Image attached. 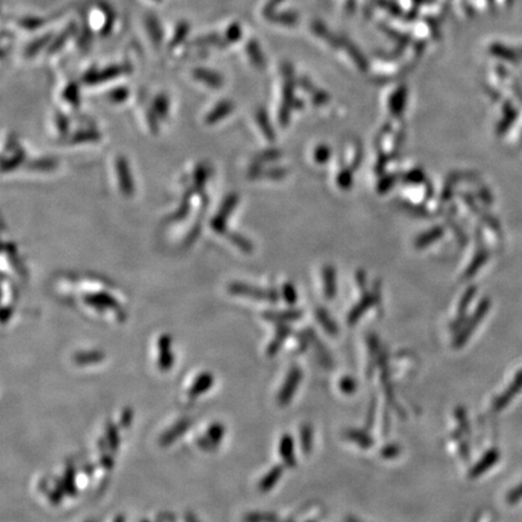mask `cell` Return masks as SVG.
Returning <instances> with one entry per match:
<instances>
[{"instance_id": "1", "label": "cell", "mask_w": 522, "mask_h": 522, "mask_svg": "<svg viewBox=\"0 0 522 522\" xmlns=\"http://www.w3.org/2000/svg\"><path fill=\"white\" fill-rule=\"evenodd\" d=\"M300 379H301V370H300L299 368H296V366H294V368L289 371L286 382H284L283 387H282V389L278 393L279 404L286 405L291 400L292 395H294L295 391H296Z\"/></svg>"}, {"instance_id": "2", "label": "cell", "mask_w": 522, "mask_h": 522, "mask_svg": "<svg viewBox=\"0 0 522 522\" xmlns=\"http://www.w3.org/2000/svg\"><path fill=\"white\" fill-rule=\"evenodd\" d=\"M521 389H522V370H520L518 374H516L515 377H514L513 382L509 384V387L505 389V392L502 393V394H500L499 397L494 400V403H493V410L499 411V410H502V408H504L505 406H507L509 403H510L511 400L515 398V395L518 394Z\"/></svg>"}, {"instance_id": "3", "label": "cell", "mask_w": 522, "mask_h": 522, "mask_svg": "<svg viewBox=\"0 0 522 522\" xmlns=\"http://www.w3.org/2000/svg\"><path fill=\"white\" fill-rule=\"evenodd\" d=\"M190 426H191V420H188V418H183V420L175 422L171 428H168L167 431L161 434L159 439L160 446H170L172 442L176 441L181 435L188 432Z\"/></svg>"}, {"instance_id": "4", "label": "cell", "mask_w": 522, "mask_h": 522, "mask_svg": "<svg viewBox=\"0 0 522 522\" xmlns=\"http://www.w3.org/2000/svg\"><path fill=\"white\" fill-rule=\"evenodd\" d=\"M171 344H172V339H171L170 335H161L159 342H157V346H159V360H157V364H159L161 371H168L173 366L174 357L172 352H171Z\"/></svg>"}, {"instance_id": "5", "label": "cell", "mask_w": 522, "mask_h": 522, "mask_svg": "<svg viewBox=\"0 0 522 522\" xmlns=\"http://www.w3.org/2000/svg\"><path fill=\"white\" fill-rule=\"evenodd\" d=\"M127 72L123 65H113V67L107 68V69L102 70V72H96V70H91V72L86 73L84 76V81L86 84H96V83H102V81H108L112 80V79L116 78V76L121 75V74Z\"/></svg>"}, {"instance_id": "6", "label": "cell", "mask_w": 522, "mask_h": 522, "mask_svg": "<svg viewBox=\"0 0 522 522\" xmlns=\"http://www.w3.org/2000/svg\"><path fill=\"white\" fill-rule=\"evenodd\" d=\"M236 203H237V196H236V195H230L229 197H226V200H225V202H224L223 207H221V209L219 210L217 217L213 219L212 224H210V225H212V228H213V230H215L217 232H219V233H221V232L225 231L226 219H228L229 214H230L231 210L234 208Z\"/></svg>"}, {"instance_id": "7", "label": "cell", "mask_w": 522, "mask_h": 522, "mask_svg": "<svg viewBox=\"0 0 522 522\" xmlns=\"http://www.w3.org/2000/svg\"><path fill=\"white\" fill-rule=\"evenodd\" d=\"M213 384H214V376H213V374L208 373V371H203V373L200 374V375L195 378V381L192 382L191 387H190L188 392L189 397H199V395L203 394V393L209 391Z\"/></svg>"}, {"instance_id": "8", "label": "cell", "mask_w": 522, "mask_h": 522, "mask_svg": "<svg viewBox=\"0 0 522 522\" xmlns=\"http://www.w3.org/2000/svg\"><path fill=\"white\" fill-rule=\"evenodd\" d=\"M498 460H499V452L495 449L490 450L489 452L476 463V465L470 469L469 476H470V478H478L482 473H485V471L489 470L490 468H492V466L498 462Z\"/></svg>"}, {"instance_id": "9", "label": "cell", "mask_w": 522, "mask_h": 522, "mask_svg": "<svg viewBox=\"0 0 522 522\" xmlns=\"http://www.w3.org/2000/svg\"><path fill=\"white\" fill-rule=\"evenodd\" d=\"M84 301L86 304L94 308H98V310H104V308H110V310L117 311L118 310V304L117 301L113 296H110L109 294H93V295H86L84 297Z\"/></svg>"}, {"instance_id": "10", "label": "cell", "mask_w": 522, "mask_h": 522, "mask_svg": "<svg viewBox=\"0 0 522 522\" xmlns=\"http://www.w3.org/2000/svg\"><path fill=\"white\" fill-rule=\"evenodd\" d=\"M116 168L118 172V180H120V188L122 190L123 195L131 196L133 192V184H132V178L130 175V170L126 160L123 157H120L116 163Z\"/></svg>"}, {"instance_id": "11", "label": "cell", "mask_w": 522, "mask_h": 522, "mask_svg": "<svg viewBox=\"0 0 522 522\" xmlns=\"http://www.w3.org/2000/svg\"><path fill=\"white\" fill-rule=\"evenodd\" d=\"M230 292L234 295H246V296L258 297V299L268 300V301H275L276 296L268 292L262 291V290L253 288V287L244 286V284H232L230 286Z\"/></svg>"}, {"instance_id": "12", "label": "cell", "mask_w": 522, "mask_h": 522, "mask_svg": "<svg viewBox=\"0 0 522 522\" xmlns=\"http://www.w3.org/2000/svg\"><path fill=\"white\" fill-rule=\"evenodd\" d=\"M105 354L102 350H83L76 352L73 355V362L79 365H88V364L101 363L104 360Z\"/></svg>"}, {"instance_id": "13", "label": "cell", "mask_w": 522, "mask_h": 522, "mask_svg": "<svg viewBox=\"0 0 522 522\" xmlns=\"http://www.w3.org/2000/svg\"><path fill=\"white\" fill-rule=\"evenodd\" d=\"M194 76L197 80L205 84L207 86L213 87V88H218V87L223 85V78H221V75L217 72H213V70L195 69Z\"/></svg>"}, {"instance_id": "14", "label": "cell", "mask_w": 522, "mask_h": 522, "mask_svg": "<svg viewBox=\"0 0 522 522\" xmlns=\"http://www.w3.org/2000/svg\"><path fill=\"white\" fill-rule=\"evenodd\" d=\"M279 453H281L282 460L287 465H295L296 461H295L294 456V442H292V439L289 435L282 436L281 441H279Z\"/></svg>"}, {"instance_id": "15", "label": "cell", "mask_w": 522, "mask_h": 522, "mask_svg": "<svg viewBox=\"0 0 522 522\" xmlns=\"http://www.w3.org/2000/svg\"><path fill=\"white\" fill-rule=\"evenodd\" d=\"M282 474H283V468H282V466H279V465L273 466V468L271 469V470L260 480V482H259L260 491L267 492V491H270L271 489H273L275 485L277 484V481L282 478Z\"/></svg>"}, {"instance_id": "16", "label": "cell", "mask_w": 522, "mask_h": 522, "mask_svg": "<svg viewBox=\"0 0 522 522\" xmlns=\"http://www.w3.org/2000/svg\"><path fill=\"white\" fill-rule=\"evenodd\" d=\"M62 484L63 487H64L65 494H68L69 497H75L76 493H78V487L75 485V469H74V466H67L64 475L62 478Z\"/></svg>"}, {"instance_id": "17", "label": "cell", "mask_w": 522, "mask_h": 522, "mask_svg": "<svg viewBox=\"0 0 522 522\" xmlns=\"http://www.w3.org/2000/svg\"><path fill=\"white\" fill-rule=\"evenodd\" d=\"M105 440L108 442V447L112 451H117L120 446V434H118V428L113 422H108L105 427Z\"/></svg>"}, {"instance_id": "18", "label": "cell", "mask_w": 522, "mask_h": 522, "mask_svg": "<svg viewBox=\"0 0 522 522\" xmlns=\"http://www.w3.org/2000/svg\"><path fill=\"white\" fill-rule=\"evenodd\" d=\"M231 110H232V104L230 102H226V101L220 102L217 107H215L214 109H213L212 112L207 115L205 122L207 123L217 122V121L220 120V118H223L224 116L228 115Z\"/></svg>"}, {"instance_id": "19", "label": "cell", "mask_w": 522, "mask_h": 522, "mask_svg": "<svg viewBox=\"0 0 522 522\" xmlns=\"http://www.w3.org/2000/svg\"><path fill=\"white\" fill-rule=\"evenodd\" d=\"M224 434H225V427H224V424L219 423V422H214V423L210 424L207 429V433H205L208 439H209L215 446H218V445L220 444V441L224 437Z\"/></svg>"}, {"instance_id": "20", "label": "cell", "mask_w": 522, "mask_h": 522, "mask_svg": "<svg viewBox=\"0 0 522 522\" xmlns=\"http://www.w3.org/2000/svg\"><path fill=\"white\" fill-rule=\"evenodd\" d=\"M146 26L147 29H149L151 40L156 45H160L161 41H162V29H161L159 21L155 17H149L146 20Z\"/></svg>"}, {"instance_id": "21", "label": "cell", "mask_w": 522, "mask_h": 522, "mask_svg": "<svg viewBox=\"0 0 522 522\" xmlns=\"http://www.w3.org/2000/svg\"><path fill=\"white\" fill-rule=\"evenodd\" d=\"M23 160H25V151L20 147V149L16 150L14 156L10 157L9 160H4V162H2V172L15 170L17 166H20L23 162Z\"/></svg>"}, {"instance_id": "22", "label": "cell", "mask_w": 522, "mask_h": 522, "mask_svg": "<svg viewBox=\"0 0 522 522\" xmlns=\"http://www.w3.org/2000/svg\"><path fill=\"white\" fill-rule=\"evenodd\" d=\"M243 520L244 522H277V516L270 513H249Z\"/></svg>"}, {"instance_id": "23", "label": "cell", "mask_w": 522, "mask_h": 522, "mask_svg": "<svg viewBox=\"0 0 522 522\" xmlns=\"http://www.w3.org/2000/svg\"><path fill=\"white\" fill-rule=\"evenodd\" d=\"M189 33V25L186 22H181L179 23L178 27H176L175 29V33H174L173 38H172V41H171L170 46L173 47V46H176V45H179L181 43V41L184 40V39L186 38V35H188Z\"/></svg>"}, {"instance_id": "24", "label": "cell", "mask_w": 522, "mask_h": 522, "mask_svg": "<svg viewBox=\"0 0 522 522\" xmlns=\"http://www.w3.org/2000/svg\"><path fill=\"white\" fill-rule=\"evenodd\" d=\"M56 167V162L51 159H43V160H35L31 161L29 163V168L36 171H50L54 170Z\"/></svg>"}, {"instance_id": "25", "label": "cell", "mask_w": 522, "mask_h": 522, "mask_svg": "<svg viewBox=\"0 0 522 522\" xmlns=\"http://www.w3.org/2000/svg\"><path fill=\"white\" fill-rule=\"evenodd\" d=\"M154 110L155 114L159 115L160 117H166L168 112V99L166 96H157L154 102Z\"/></svg>"}, {"instance_id": "26", "label": "cell", "mask_w": 522, "mask_h": 522, "mask_svg": "<svg viewBox=\"0 0 522 522\" xmlns=\"http://www.w3.org/2000/svg\"><path fill=\"white\" fill-rule=\"evenodd\" d=\"M50 39H51V34L41 36L38 40L33 41V43L27 47V50H26V55H27V56H33V55H35L39 50H41V47H44L45 45L49 43Z\"/></svg>"}, {"instance_id": "27", "label": "cell", "mask_w": 522, "mask_h": 522, "mask_svg": "<svg viewBox=\"0 0 522 522\" xmlns=\"http://www.w3.org/2000/svg\"><path fill=\"white\" fill-rule=\"evenodd\" d=\"M347 436L349 437L350 440H353V441L362 444V446H364V447H369L371 445V439H370V437L366 436L365 434H363L362 432H359V431L348 432Z\"/></svg>"}, {"instance_id": "28", "label": "cell", "mask_w": 522, "mask_h": 522, "mask_svg": "<svg viewBox=\"0 0 522 522\" xmlns=\"http://www.w3.org/2000/svg\"><path fill=\"white\" fill-rule=\"evenodd\" d=\"M97 139H99L98 133L94 131H81L73 137V142H91Z\"/></svg>"}, {"instance_id": "29", "label": "cell", "mask_w": 522, "mask_h": 522, "mask_svg": "<svg viewBox=\"0 0 522 522\" xmlns=\"http://www.w3.org/2000/svg\"><path fill=\"white\" fill-rule=\"evenodd\" d=\"M522 499V484L516 486L515 489H513L511 491H509L507 494V502L510 505L516 504L518 502H520Z\"/></svg>"}, {"instance_id": "30", "label": "cell", "mask_w": 522, "mask_h": 522, "mask_svg": "<svg viewBox=\"0 0 522 522\" xmlns=\"http://www.w3.org/2000/svg\"><path fill=\"white\" fill-rule=\"evenodd\" d=\"M132 421H133V410L131 407L123 408L120 417V426L125 429L130 428Z\"/></svg>"}, {"instance_id": "31", "label": "cell", "mask_w": 522, "mask_h": 522, "mask_svg": "<svg viewBox=\"0 0 522 522\" xmlns=\"http://www.w3.org/2000/svg\"><path fill=\"white\" fill-rule=\"evenodd\" d=\"M127 94H128V91L126 88H116L110 92L109 98L112 99L113 102L118 103V102L125 101V99L127 98Z\"/></svg>"}, {"instance_id": "32", "label": "cell", "mask_w": 522, "mask_h": 522, "mask_svg": "<svg viewBox=\"0 0 522 522\" xmlns=\"http://www.w3.org/2000/svg\"><path fill=\"white\" fill-rule=\"evenodd\" d=\"M44 23V21H41V18H25V20H22L20 22V25L22 26V27L27 28V29H30V30H33V29H35L36 27H40L41 25Z\"/></svg>"}, {"instance_id": "33", "label": "cell", "mask_w": 522, "mask_h": 522, "mask_svg": "<svg viewBox=\"0 0 522 522\" xmlns=\"http://www.w3.org/2000/svg\"><path fill=\"white\" fill-rule=\"evenodd\" d=\"M196 442H197V446H199L200 449L203 450V451H213V450L215 449V447H217L214 444H213L212 441H210L209 439H208L207 435H205V436L197 437Z\"/></svg>"}, {"instance_id": "34", "label": "cell", "mask_w": 522, "mask_h": 522, "mask_svg": "<svg viewBox=\"0 0 522 522\" xmlns=\"http://www.w3.org/2000/svg\"><path fill=\"white\" fill-rule=\"evenodd\" d=\"M72 33H73V28H69V29H68V30H65V31H64V33H63V34H62V35H60V36H59V39H58V38H57V40H56V41H55V43H54V44H52V46H51V50H50V51H51V52H55V51H57V50H58V49H59V47H60V46H62V45H63V44H64V41H65V40H67V38H69V36H70V34H72Z\"/></svg>"}, {"instance_id": "35", "label": "cell", "mask_w": 522, "mask_h": 522, "mask_svg": "<svg viewBox=\"0 0 522 522\" xmlns=\"http://www.w3.org/2000/svg\"><path fill=\"white\" fill-rule=\"evenodd\" d=\"M230 239H231L232 242H233L234 244H236L237 247L242 248V249L247 250V252H248V250L252 249V246H250L249 242L246 241V239H244L243 237L237 236V234H231V236H230Z\"/></svg>"}, {"instance_id": "36", "label": "cell", "mask_w": 522, "mask_h": 522, "mask_svg": "<svg viewBox=\"0 0 522 522\" xmlns=\"http://www.w3.org/2000/svg\"><path fill=\"white\" fill-rule=\"evenodd\" d=\"M302 447H304L305 452H308V450H311V445H312V433H311V428H304L302 429Z\"/></svg>"}, {"instance_id": "37", "label": "cell", "mask_w": 522, "mask_h": 522, "mask_svg": "<svg viewBox=\"0 0 522 522\" xmlns=\"http://www.w3.org/2000/svg\"><path fill=\"white\" fill-rule=\"evenodd\" d=\"M65 98L68 99L70 103H73V104H76V103H79V93H78V88H76V86H69L67 88V92H65Z\"/></svg>"}, {"instance_id": "38", "label": "cell", "mask_w": 522, "mask_h": 522, "mask_svg": "<svg viewBox=\"0 0 522 522\" xmlns=\"http://www.w3.org/2000/svg\"><path fill=\"white\" fill-rule=\"evenodd\" d=\"M101 464L104 469L109 470L114 466V461H113L112 456H109L108 453H102L101 456Z\"/></svg>"}, {"instance_id": "39", "label": "cell", "mask_w": 522, "mask_h": 522, "mask_svg": "<svg viewBox=\"0 0 522 522\" xmlns=\"http://www.w3.org/2000/svg\"><path fill=\"white\" fill-rule=\"evenodd\" d=\"M12 307H4L1 311V321L2 323H6L7 320H9V318L11 317L12 315Z\"/></svg>"}, {"instance_id": "40", "label": "cell", "mask_w": 522, "mask_h": 522, "mask_svg": "<svg viewBox=\"0 0 522 522\" xmlns=\"http://www.w3.org/2000/svg\"><path fill=\"white\" fill-rule=\"evenodd\" d=\"M341 387L345 389V391L348 392V393L352 392V391H354V388H355L354 383H353V381H352V379H350V378L345 379V381H342Z\"/></svg>"}, {"instance_id": "41", "label": "cell", "mask_w": 522, "mask_h": 522, "mask_svg": "<svg viewBox=\"0 0 522 522\" xmlns=\"http://www.w3.org/2000/svg\"><path fill=\"white\" fill-rule=\"evenodd\" d=\"M398 451H399V450H398L397 446H388V447H386V449L383 450V452H382V453H383L384 457L389 458V457H392V456H397L398 455Z\"/></svg>"}, {"instance_id": "42", "label": "cell", "mask_w": 522, "mask_h": 522, "mask_svg": "<svg viewBox=\"0 0 522 522\" xmlns=\"http://www.w3.org/2000/svg\"><path fill=\"white\" fill-rule=\"evenodd\" d=\"M58 125H59L60 132H63V133H64V132L67 131V128H68L67 118H65L62 114H59V117H58Z\"/></svg>"}, {"instance_id": "43", "label": "cell", "mask_w": 522, "mask_h": 522, "mask_svg": "<svg viewBox=\"0 0 522 522\" xmlns=\"http://www.w3.org/2000/svg\"><path fill=\"white\" fill-rule=\"evenodd\" d=\"M185 521L186 522H201V521L199 520V519L196 518V516L194 515V514H191V513L186 514V515H185Z\"/></svg>"}, {"instance_id": "44", "label": "cell", "mask_w": 522, "mask_h": 522, "mask_svg": "<svg viewBox=\"0 0 522 522\" xmlns=\"http://www.w3.org/2000/svg\"><path fill=\"white\" fill-rule=\"evenodd\" d=\"M114 522H125V518H123V515H117L114 519Z\"/></svg>"}, {"instance_id": "45", "label": "cell", "mask_w": 522, "mask_h": 522, "mask_svg": "<svg viewBox=\"0 0 522 522\" xmlns=\"http://www.w3.org/2000/svg\"><path fill=\"white\" fill-rule=\"evenodd\" d=\"M142 522H149L147 520H142Z\"/></svg>"}, {"instance_id": "46", "label": "cell", "mask_w": 522, "mask_h": 522, "mask_svg": "<svg viewBox=\"0 0 522 522\" xmlns=\"http://www.w3.org/2000/svg\"><path fill=\"white\" fill-rule=\"evenodd\" d=\"M156 1H160V0H156Z\"/></svg>"}]
</instances>
